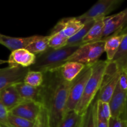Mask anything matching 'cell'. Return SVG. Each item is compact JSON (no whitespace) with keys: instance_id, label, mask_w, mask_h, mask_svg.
<instances>
[{"instance_id":"836d02e7","label":"cell","mask_w":127,"mask_h":127,"mask_svg":"<svg viewBox=\"0 0 127 127\" xmlns=\"http://www.w3.org/2000/svg\"><path fill=\"white\" fill-rule=\"evenodd\" d=\"M122 11L124 12V22H123V29H124L127 26V7Z\"/></svg>"},{"instance_id":"5bb4252c","label":"cell","mask_w":127,"mask_h":127,"mask_svg":"<svg viewBox=\"0 0 127 127\" xmlns=\"http://www.w3.org/2000/svg\"><path fill=\"white\" fill-rule=\"evenodd\" d=\"M15 85L10 86L0 91V100L9 112L24 100L19 94Z\"/></svg>"},{"instance_id":"4dcf8cb0","label":"cell","mask_w":127,"mask_h":127,"mask_svg":"<svg viewBox=\"0 0 127 127\" xmlns=\"http://www.w3.org/2000/svg\"><path fill=\"white\" fill-rule=\"evenodd\" d=\"M109 127H124V125L120 118L111 117L109 121Z\"/></svg>"},{"instance_id":"52a82bcc","label":"cell","mask_w":127,"mask_h":127,"mask_svg":"<svg viewBox=\"0 0 127 127\" xmlns=\"http://www.w3.org/2000/svg\"><path fill=\"white\" fill-rule=\"evenodd\" d=\"M122 2V0H99L83 14L76 17L83 24L105 17L116 9Z\"/></svg>"},{"instance_id":"d6a6232c","label":"cell","mask_w":127,"mask_h":127,"mask_svg":"<svg viewBox=\"0 0 127 127\" xmlns=\"http://www.w3.org/2000/svg\"><path fill=\"white\" fill-rule=\"evenodd\" d=\"M95 127H109V122L98 119L95 117Z\"/></svg>"},{"instance_id":"d590c367","label":"cell","mask_w":127,"mask_h":127,"mask_svg":"<svg viewBox=\"0 0 127 127\" xmlns=\"http://www.w3.org/2000/svg\"><path fill=\"white\" fill-rule=\"evenodd\" d=\"M7 63V60H1L0 59V65L2 64H4V63Z\"/></svg>"},{"instance_id":"9c48e42d","label":"cell","mask_w":127,"mask_h":127,"mask_svg":"<svg viewBox=\"0 0 127 127\" xmlns=\"http://www.w3.org/2000/svg\"><path fill=\"white\" fill-rule=\"evenodd\" d=\"M43 109V107L41 103L32 100H23L9 112L14 115L35 122Z\"/></svg>"},{"instance_id":"d6986e66","label":"cell","mask_w":127,"mask_h":127,"mask_svg":"<svg viewBox=\"0 0 127 127\" xmlns=\"http://www.w3.org/2000/svg\"><path fill=\"white\" fill-rule=\"evenodd\" d=\"M112 61L117 64L120 71L127 68V33L125 34L120 47Z\"/></svg>"},{"instance_id":"cb8c5ba5","label":"cell","mask_w":127,"mask_h":127,"mask_svg":"<svg viewBox=\"0 0 127 127\" xmlns=\"http://www.w3.org/2000/svg\"><path fill=\"white\" fill-rule=\"evenodd\" d=\"M23 83L32 87L38 88L43 83V74L40 71L29 70L25 76Z\"/></svg>"},{"instance_id":"8d00e7d4","label":"cell","mask_w":127,"mask_h":127,"mask_svg":"<svg viewBox=\"0 0 127 127\" xmlns=\"http://www.w3.org/2000/svg\"><path fill=\"white\" fill-rule=\"evenodd\" d=\"M125 70H126V71H127V69H125Z\"/></svg>"},{"instance_id":"ba28073f","label":"cell","mask_w":127,"mask_h":127,"mask_svg":"<svg viewBox=\"0 0 127 127\" xmlns=\"http://www.w3.org/2000/svg\"><path fill=\"white\" fill-rule=\"evenodd\" d=\"M29 68L6 67L0 69V91L12 85L23 83Z\"/></svg>"},{"instance_id":"d4e9b609","label":"cell","mask_w":127,"mask_h":127,"mask_svg":"<svg viewBox=\"0 0 127 127\" xmlns=\"http://www.w3.org/2000/svg\"><path fill=\"white\" fill-rule=\"evenodd\" d=\"M96 116L99 120L109 122L111 118V111L109 103L97 100L96 99Z\"/></svg>"},{"instance_id":"74e56055","label":"cell","mask_w":127,"mask_h":127,"mask_svg":"<svg viewBox=\"0 0 127 127\" xmlns=\"http://www.w3.org/2000/svg\"></svg>"},{"instance_id":"277c9868","label":"cell","mask_w":127,"mask_h":127,"mask_svg":"<svg viewBox=\"0 0 127 127\" xmlns=\"http://www.w3.org/2000/svg\"><path fill=\"white\" fill-rule=\"evenodd\" d=\"M105 43V40H100L83 45L67 59V62H78L92 66L99 61L104 52Z\"/></svg>"},{"instance_id":"7c38bea8","label":"cell","mask_w":127,"mask_h":127,"mask_svg":"<svg viewBox=\"0 0 127 127\" xmlns=\"http://www.w3.org/2000/svg\"><path fill=\"white\" fill-rule=\"evenodd\" d=\"M42 35H33L28 37H12L0 33V44L13 52L18 49L26 48L35 40Z\"/></svg>"},{"instance_id":"1f68e13d","label":"cell","mask_w":127,"mask_h":127,"mask_svg":"<svg viewBox=\"0 0 127 127\" xmlns=\"http://www.w3.org/2000/svg\"><path fill=\"white\" fill-rule=\"evenodd\" d=\"M119 118H120L122 120V121L124 127H127V97L124 110V111H123L122 114L121 116Z\"/></svg>"},{"instance_id":"484cf974","label":"cell","mask_w":127,"mask_h":127,"mask_svg":"<svg viewBox=\"0 0 127 127\" xmlns=\"http://www.w3.org/2000/svg\"><path fill=\"white\" fill-rule=\"evenodd\" d=\"M48 47L54 50L60 49L64 47H66L68 39L58 33L50 34Z\"/></svg>"},{"instance_id":"ffe728a7","label":"cell","mask_w":127,"mask_h":127,"mask_svg":"<svg viewBox=\"0 0 127 127\" xmlns=\"http://www.w3.org/2000/svg\"><path fill=\"white\" fill-rule=\"evenodd\" d=\"M50 36H41L40 38L35 40L29 45L26 48V50L35 56L45 52L49 48L48 41Z\"/></svg>"},{"instance_id":"9a60e30c","label":"cell","mask_w":127,"mask_h":127,"mask_svg":"<svg viewBox=\"0 0 127 127\" xmlns=\"http://www.w3.org/2000/svg\"><path fill=\"white\" fill-rule=\"evenodd\" d=\"M15 86L19 94L24 100H32L42 104L40 86L35 88L24 83H18Z\"/></svg>"},{"instance_id":"5b68a950","label":"cell","mask_w":127,"mask_h":127,"mask_svg":"<svg viewBox=\"0 0 127 127\" xmlns=\"http://www.w3.org/2000/svg\"><path fill=\"white\" fill-rule=\"evenodd\" d=\"M91 71L92 66H86L81 73L72 81L67 100L66 114L75 110L83 96L87 81L90 77Z\"/></svg>"},{"instance_id":"603a6c76","label":"cell","mask_w":127,"mask_h":127,"mask_svg":"<svg viewBox=\"0 0 127 127\" xmlns=\"http://www.w3.org/2000/svg\"><path fill=\"white\" fill-rule=\"evenodd\" d=\"M83 116L79 115L75 111L66 114L58 127H81Z\"/></svg>"},{"instance_id":"4fadbf2b","label":"cell","mask_w":127,"mask_h":127,"mask_svg":"<svg viewBox=\"0 0 127 127\" xmlns=\"http://www.w3.org/2000/svg\"><path fill=\"white\" fill-rule=\"evenodd\" d=\"M127 94L123 91L117 84L109 104L111 111V117L119 118L125 108Z\"/></svg>"},{"instance_id":"3957f363","label":"cell","mask_w":127,"mask_h":127,"mask_svg":"<svg viewBox=\"0 0 127 127\" xmlns=\"http://www.w3.org/2000/svg\"><path fill=\"white\" fill-rule=\"evenodd\" d=\"M79 47L66 46L57 50L49 48L45 52L36 56L35 63L30 67L29 70L40 71L43 74L59 69Z\"/></svg>"},{"instance_id":"e0dca14e","label":"cell","mask_w":127,"mask_h":127,"mask_svg":"<svg viewBox=\"0 0 127 127\" xmlns=\"http://www.w3.org/2000/svg\"><path fill=\"white\" fill-rule=\"evenodd\" d=\"M104 19L105 17L95 20L94 25L83 38L81 45L102 40L104 29Z\"/></svg>"},{"instance_id":"f546056e","label":"cell","mask_w":127,"mask_h":127,"mask_svg":"<svg viewBox=\"0 0 127 127\" xmlns=\"http://www.w3.org/2000/svg\"><path fill=\"white\" fill-rule=\"evenodd\" d=\"M33 127H48L47 122V115H46L45 110L44 109H43L40 115L36 120Z\"/></svg>"},{"instance_id":"30bf717a","label":"cell","mask_w":127,"mask_h":127,"mask_svg":"<svg viewBox=\"0 0 127 127\" xmlns=\"http://www.w3.org/2000/svg\"><path fill=\"white\" fill-rule=\"evenodd\" d=\"M83 26L84 24L76 17H65L57 22L51 31L50 34L58 33L68 39L76 34Z\"/></svg>"},{"instance_id":"ac0fdd59","label":"cell","mask_w":127,"mask_h":127,"mask_svg":"<svg viewBox=\"0 0 127 127\" xmlns=\"http://www.w3.org/2000/svg\"><path fill=\"white\" fill-rule=\"evenodd\" d=\"M125 35H113L105 38L104 52L107 54V60L111 62L117 52Z\"/></svg>"},{"instance_id":"4316f807","label":"cell","mask_w":127,"mask_h":127,"mask_svg":"<svg viewBox=\"0 0 127 127\" xmlns=\"http://www.w3.org/2000/svg\"><path fill=\"white\" fill-rule=\"evenodd\" d=\"M35 122L14 115L9 112L8 124L9 127H33Z\"/></svg>"},{"instance_id":"8fae6325","label":"cell","mask_w":127,"mask_h":127,"mask_svg":"<svg viewBox=\"0 0 127 127\" xmlns=\"http://www.w3.org/2000/svg\"><path fill=\"white\" fill-rule=\"evenodd\" d=\"M36 56L26 48L16 50L11 52L7 63L9 67H22L28 68L35 64Z\"/></svg>"},{"instance_id":"e575fe53","label":"cell","mask_w":127,"mask_h":127,"mask_svg":"<svg viewBox=\"0 0 127 127\" xmlns=\"http://www.w3.org/2000/svg\"><path fill=\"white\" fill-rule=\"evenodd\" d=\"M127 26L125 27V28L123 29L122 31H120V32L116 35H125V34H127Z\"/></svg>"},{"instance_id":"7402d4cb","label":"cell","mask_w":127,"mask_h":127,"mask_svg":"<svg viewBox=\"0 0 127 127\" xmlns=\"http://www.w3.org/2000/svg\"><path fill=\"white\" fill-rule=\"evenodd\" d=\"M96 104L95 99L83 115L81 127H95Z\"/></svg>"},{"instance_id":"f1b7e54d","label":"cell","mask_w":127,"mask_h":127,"mask_svg":"<svg viewBox=\"0 0 127 127\" xmlns=\"http://www.w3.org/2000/svg\"><path fill=\"white\" fill-rule=\"evenodd\" d=\"M118 84L122 90L127 94V71L126 70L120 71Z\"/></svg>"},{"instance_id":"6da1fadb","label":"cell","mask_w":127,"mask_h":127,"mask_svg":"<svg viewBox=\"0 0 127 127\" xmlns=\"http://www.w3.org/2000/svg\"><path fill=\"white\" fill-rule=\"evenodd\" d=\"M71 84L72 82L63 79L60 69L43 73V83L40 86L41 97L48 127H58L65 116Z\"/></svg>"},{"instance_id":"8992f818","label":"cell","mask_w":127,"mask_h":127,"mask_svg":"<svg viewBox=\"0 0 127 127\" xmlns=\"http://www.w3.org/2000/svg\"><path fill=\"white\" fill-rule=\"evenodd\" d=\"M120 71L114 62H109L101 87L95 97L97 100L109 103L119 82Z\"/></svg>"},{"instance_id":"2e32d148","label":"cell","mask_w":127,"mask_h":127,"mask_svg":"<svg viewBox=\"0 0 127 127\" xmlns=\"http://www.w3.org/2000/svg\"><path fill=\"white\" fill-rule=\"evenodd\" d=\"M86 66L75 62H67L60 69L61 76L67 82H72L81 73Z\"/></svg>"},{"instance_id":"44dd1931","label":"cell","mask_w":127,"mask_h":127,"mask_svg":"<svg viewBox=\"0 0 127 127\" xmlns=\"http://www.w3.org/2000/svg\"><path fill=\"white\" fill-rule=\"evenodd\" d=\"M94 22H95V21L93 20V21H89L86 23L84 24L83 27L76 34H74L73 37L68 38L66 46H69V47L81 46L83 38L86 35L92 26L94 25Z\"/></svg>"},{"instance_id":"83f0119b","label":"cell","mask_w":127,"mask_h":127,"mask_svg":"<svg viewBox=\"0 0 127 127\" xmlns=\"http://www.w3.org/2000/svg\"><path fill=\"white\" fill-rule=\"evenodd\" d=\"M9 111L0 100V127H9L8 124Z\"/></svg>"},{"instance_id":"7a4b0ae2","label":"cell","mask_w":127,"mask_h":127,"mask_svg":"<svg viewBox=\"0 0 127 127\" xmlns=\"http://www.w3.org/2000/svg\"><path fill=\"white\" fill-rule=\"evenodd\" d=\"M108 63L107 60H99L92 66L91 74L87 81L83 96L74 110L79 115H84L97 95Z\"/></svg>"}]
</instances>
